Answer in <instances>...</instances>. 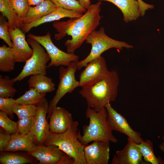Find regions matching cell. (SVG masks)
Segmentation results:
<instances>
[{
	"mask_svg": "<svg viewBox=\"0 0 164 164\" xmlns=\"http://www.w3.org/2000/svg\"><path fill=\"white\" fill-rule=\"evenodd\" d=\"M37 146L30 133L22 135L17 132L11 134L9 142L3 151H23L29 153L34 151Z\"/></svg>",
	"mask_w": 164,
	"mask_h": 164,
	"instance_id": "ac0fdd59",
	"label": "cell"
},
{
	"mask_svg": "<svg viewBox=\"0 0 164 164\" xmlns=\"http://www.w3.org/2000/svg\"><path fill=\"white\" fill-rule=\"evenodd\" d=\"M80 5L86 9L91 4L90 0H78Z\"/></svg>",
	"mask_w": 164,
	"mask_h": 164,
	"instance_id": "74e56055",
	"label": "cell"
},
{
	"mask_svg": "<svg viewBox=\"0 0 164 164\" xmlns=\"http://www.w3.org/2000/svg\"><path fill=\"white\" fill-rule=\"evenodd\" d=\"M110 143L96 141L84 146L86 164H108L109 159Z\"/></svg>",
	"mask_w": 164,
	"mask_h": 164,
	"instance_id": "4fadbf2b",
	"label": "cell"
},
{
	"mask_svg": "<svg viewBox=\"0 0 164 164\" xmlns=\"http://www.w3.org/2000/svg\"><path fill=\"white\" fill-rule=\"evenodd\" d=\"M83 14L74 10L57 7L54 11L44 16L29 23L24 24L21 29L25 34L32 28L44 23L58 20L65 17L70 18H79Z\"/></svg>",
	"mask_w": 164,
	"mask_h": 164,
	"instance_id": "2e32d148",
	"label": "cell"
},
{
	"mask_svg": "<svg viewBox=\"0 0 164 164\" xmlns=\"http://www.w3.org/2000/svg\"><path fill=\"white\" fill-rule=\"evenodd\" d=\"M86 43L91 46V52L84 59L79 62L77 70L85 67L90 61L100 57L105 51L111 48L121 50L123 48H132V46L125 42L117 40L108 36L104 29L101 27L98 30L92 32L87 38Z\"/></svg>",
	"mask_w": 164,
	"mask_h": 164,
	"instance_id": "5b68a950",
	"label": "cell"
},
{
	"mask_svg": "<svg viewBox=\"0 0 164 164\" xmlns=\"http://www.w3.org/2000/svg\"><path fill=\"white\" fill-rule=\"evenodd\" d=\"M119 79L117 72L109 71L103 78L95 83L82 88L79 93L88 106L99 110L108 103L114 101L118 93Z\"/></svg>",
	"mask_w": 164,
	"mask_h": 164,
	"instance_id": "7a4b0ae2",
	"label": "cell"
},
{
	"mask_svg": "<svg viewBox=\"0 0 164 164\" xmlns=\"http://www.w3.org/2000/svg\"><path fill=\"white\" fill-rule=\"evenodd\" d=\"M159 147L160 150L164 152V140L159 145Z\"/></svg>",
	"mask_w": 164,
	"mask_h": 164,
	"instance_id": "ab89813d",
	"label": "cell"
},
{
	"mask_svg": "<svg viewBox=\"0 0 164 164\" xmlns=\"http://www.w3.org/2000/svg\"><path fill=\"white\" fill-rule=\"evenodd\" d=\"M16 63L11 47L5 44L0 47V71L9 72L14 70Z\"/></svg>",
	"mask_w": 164,
	"mask_h": 164,
	"instance_id": "603a6c76",
	"label": "cell"
},
{
	"mask_svg": "<svg viewBox=\"0 0 164 164\" xmlns=\"http://www.w3.org/2000/svg\"><path fill=\"white\" fill-rule=\"evenodd\" d=\"M11 134L4 130L0 129V151L2 152L8 144Z\"/></svg>",
	"mask_w": 164,
	"mask_h": 164,
	"instance_id": "e575fe53",
	"label": "cell"
},
{
	"mask_svg": "<svg viewBox=\"0 0 164 164\" xmlns=\"http://www.w3.org/2000/svg\"><path fill=\"white\" fill-rule=\"evenodd\" d=\"M0 12L7 19L9 29H21L23 26V21L11 8L8 0H0Z\"/></svg>",
	"mask_w": 164,
	"mask_h": 164,
	"instance_id": "7402d4cb",
	"label": "cell"
},
{
	"mask_svg": "<svg viewBox=\"0 0 164 164\" xmlns=\"http://www.w3.org/2000/svg\"><path fill=\"white\" fill-rule=\"evenodd\" d=\"M28 83L29 88H33L41 93L46 94L53 91L55 89V84L52 78L43 74L31 76Z\"/></svg>",
	"mask_w": 164,
	"mask_h": 164,
	"instance_id": "44dd1931",
	"label": "cell"
},
{
	"mask_svg": "<svg viewBox=\"0 0 164 164\" xmlns=\"http://www.w3.org/2000/svg\"><path fill=\"white\" fill-rule=\"evenodd\" d=\"M74 122L71 113L63 108L56 106L50 118V132H64L71 127Z\"/></svg>",
	"mask_w": 164,
	"mask_h": 164,
	"instance_id": "9a60e30c",
	"label": "cell"
},
{
	"mask_svg": "<svg viewBox=\"0 0 164 164\" xmlns=\"http://www.w3.org/2000/svg\"><path fill=\"white\" fill-rule=\"evenodd\" d=\"M13 84L8 76L3 77L0 75V97H12L17 90L13 87Z\"/></svg>",
	"mask_w": 164,
	"mask_h": 164,
	"instance_id": "4316f807",
	"label": "cell"
},
{
	"mask_svg": "<svg viewBox=\"0 0 164 164\" xmlns=\"http://www.w3.org/2000/svg\"><path fill=\"white\" fill-rule=\"evenodd\" d=\"M12 43L11 48L16 63H24L33 54V50L26 40L25 34L19 29H9Z\"/></svg>",
	"mask_w": 164,
	"mask_h": 164,
	"instance_id": "7c38bea8",
	"label": "cell"
},
{
	"mask_svg": "<svg viewBox=\"0 0 164 164\" xmlns=\"http://www.w3.org/2000/svg\"><path fill=\"white\" fill-rule=\"evenodd\" d=\"M16 104L15 99L12 97H0V110L6 114L9 118H14L12 109Z\"/></svg>",
	"mask_w": 164,
	"mask_h": 164,
	"instance_id": "836d02e7",
	"label": "cell"
},
{
	"mask_svg": "<svg viewBox=\"0 0 164 164\" xmlns=\"http://www.w3.org/2000/svg\"><path fill=\"white\" fill-rule=\"evenodd\" d=\"M46 94L39 93L33 88H29L23 95L15 99L16 103L37 106L45 99Z\"/></svg>",
	"mask_w": 164,
	"mask_h": 164,
	"instance_id": "d4e9b609",
	"label": "cell"
},
{
	"mask_svg": "<svg viewBox=\"0 0 164 164\" xmlns=\"http://www.w3.org/2000/svg\"><path fill=\"white\" fill-rule=\"evenodd\" d=\"M78 60L70 62L67 67L60 66L59 69V82L55 94L50 101L48 108L47 118H50L60 100L67 93H70L79 87L75 73L77 70Z\"/></svg>",
	"mask_w": 164,
	"mask_h": 164,
	"instance_id": "52a82bcc",
	"label": "cell"
},
{
	"mask_svg": "<svg viewBox=\"0 0 164 164\" xmlns=\"http://www.w3.org/2000/svg\"><path fill=\"white\" fill-rule=\"evenodd\" d=\"M0 38L8 46L12 47V43L7 22L3 15L0 16Z\"/></svg>",
	"mask_w": 164,
	"mask_h": 164,
	"instance_id": "1f68e13d",
	"label": "cell"
},
{
	"mask_svg": "<svg viewBox=\"0 0 164 164\" xmlns=\"http://www.w3.org/2000/svg\"><path fill=\"white\" fill-rule=\"evenodd\" d=\"M12 9L23 21L28 13L29 5L28 0H8Z\"/></svg>",
	"mask_w": 164,
	"mask_h": 164,
	"instance_id": "f1b7e54d",
	"label": "cell"
},
{
	"mask_svg": "<svg viewBox=\"0 0 164 164\" xmlns=\"http://www.w3.org/2000/svg\"><path fill=\"white\" fill-rule=\"evenodd\" d=\"M37 106L16 104L12 109L13 112L16 114L18 119L34 117L37 110Z\"/></svg>",
	"mask_w": 164,
	"mask_h": 164,
	"instance_id": "484cf974",
	"label": "cell"
},
{
	"mask_svg": "<svg viewBox=\"0 0 164 164\" xmlns=\"http://www.w3.org/2000/svg\"><path fill=\"white\" fill-rule=\"evenodd\" d=\"M85 115L89 119V124L83 126V135L80 133L78 136L83 145L85 146L96 141L109 143L110 142H118L108 121V112L105 108L97 110L88 106Z\"/></svg>",
	"mask_w": 164,
	"mask_h": 164,
	"instance_id": "3957f363",
	"label": "cell"
},
{
	"mask_svg": "<svg viewBox=\"0 0 164 164\" xmlns=\"http://www.w3.org/2000/svg\"><path fill=\"white\" fill-rule=\"evenodd\" d=\"M107 1L114 4L122 12L123 20L126 22L135 21L141 13L139 3L137 0H99Z\"/></svg>",
	"mask_w": 164,
	"mask_h": 164,
	"instance_id": "d6986e66",
	"label": "cell"
},
{
	"mask_svg": "<svg viewBox=\"0 0 164 164\" xmlns=\"http://www.w3.org/2000/svg\"><path fill=\"white\" fill-rule=\"evenodd\" d=\"M37 106V113L34 117L30 134L38 145H43L50 131L49 124L46 119L48 112V102L45 98Z\"/></svg>",
	"mask_w": 164,
	"mask_h": 164,
	"instance_id": "8fae6325",
	"label": "cell"
},
{
	"mask_svg": "<svg viewBox=\"0 0 164 164\" xmlns=\"http://www.w3.org/2000/svg\"><path fill=\"white\" fill-rule=\"evenodd\" d=\"M162 139L164 140V136L162 137Z\"/></svg>",
	"mask_w": 164,
	"mask_h": 164,
	"instance_id": "60d3db41",
	"label": "cell"
},
{
	"mask_svg": "<svg viewBox=\"0 0 164 164\" xmlns=\"http://www.w3.org/2000/svg\"><path fill=\"white\" fill-rule=\"evenodd\" d=\"M57 7L76 11L83 14L87 9L83 8L77 0H50Z\"/></svg>",
	"mask_w": 164,
	"mask_h": 164,
	"instance_id": "f546056e",
	"label": "cell"
},
{
	"mask_svg": "<svg viewBox=\"0 0 164 164\" xmlns=\"http://www.w3.org/2000/svg\"><path fill=\"white\" fill-rule=\"evenodd\" d=\"M31 162V160L27 157L17 154L3 153L0 156L1 164H25Z\"/></svg>",
	"mask_w": 164,
	"mask_h": 164,
	"instance_id": "83f0119b",
	"label": "cell"
},
{
	"mask_svg": "<svg viewBox=\"0 0 164 164\" xmlns=\"http://www.w3.org/2000/svg\"><path fill=\"white\" fill-rule=\"evenodd\" d=\"M45 0H28L30 6H36Z\"/></svg>",
	"mask_w": 164,
	"mask_h": 164,
	"instance_id": "f35d334b",
	"label": "cell"
},
{
	"mask_svg": "<svg viewBox=\"0 0 164 164\" xmlns=\"http://www.w3.org/2000/svg\"><path fill=\"white\" fill-rule=\"evenodd\" d=\"M139 6V9L141 16H143L146 10L149 9H152L154 8V6L152 5L148 4L145 3L142 0H137Z\"/></svg>",
	"mask_w": 164,
	"mask_h": 164,
	"instance_id": "d590c367",
	"label": "cell"
},
{
	"mask_svg": "<svg viewBox=\"0 0 164 164\" xmlns=\"http://www.w3.org/2000/svg\"><path fill=\"white\" fill-rule=\"evenodd\" d=\"M74 159L65 154L61 158L57 164H74Z\"/></svg>",
	"mask_w": 164,
	"mask_h": 164,
	"instance_id": "8d00e7d4",
	"label": "cell"
},
{
	"mask_svg": "<svg viewBox=\"0 0 164 164\" xmlns=\"http://www.w3.org/2000/svg\"><path fill=\"white\" fill-rule=\"evenodd\" d=\"M65 154L54 145H38L34 151L28 153L38 160L40 164H57Z\"/></svg>",
	"mask_w": 164,
	"mask_h": 164,
	"instance_id": "e0dca14e",
	"label": "cell"
},
{
	"mask_svg": "<svg viewBox=\"0 0 164 164\" xmlns=\"http://www.w3.org/2000/svg\"><path fill=\"white\" fill-rule=\"evenodd\" d=\"M80 73L79 87H84L98 81L109 72L104 57L101 56L88 63Z\"/></svg>",
	"mask_w": 164,
	"mask_h": 164,
	"instance_id": "30bf717a",
	"label": "cell"
},
{
	"mask_svg": "<svg viewBox=\"0 0 164 164\" xmlns=\"http://www.w3.org/2000/svg\"><path fill=\"white\" fill-rule=\"evenodd\" d=\"M0 126L11 134L18 132L17 122L12 120L6 114L2 111H0Z\"/></svg>",
	"mask_w": 164,
	"mask_h": 164,
	"instance_id": "4dcf8cb0",
	"label": "cell"
},
{
	"mask_svg": "<svg viewBox=\"0 0 164 164\" xmlns=\"http://www.w3.org/2000/svg\"><path fill=\"white\" fill-rule=\"evenodd\" d=\"M33 50L31 56L25 63L23 69L18 75L11 79L14 83L32 75L46 74L47 64L50 58L44 48L38 42L31 38L26 40Z\"/></svg>",
	"mask_w": 164,
	"mask_h": 164,
	"instance_id": "8992f818",
	"label": "cell"
},
{
	"mask_svg": "<svg viewBox=\"0 0 164 164\" xmlns=\"http://www.w3.org/2000/svg\"><path fill=\"white\" fill-rule=\"evenodd\" d=\"M139 149L144 160L152 164H163L161 158L157 157L154 154L153 144L152 141L147 140L139 144H136Z\"/></svg>",
	"mask_w": 164,
	"mask_h": 164,
	"instance_id": "cb8c5ba5",
	"label": "cell"
},
{
	"mask_svg": "<svg viewBox=\"0 0 164 164\" xmlns=\"http://www.w3.org/2000/svg\"><path fill=\"white\" fill-rule=\"evenodd\" d=\"M101 4L99 0L96 3L91 4L80 17L53 22V26L57 32L54 35L56 40H60L67 35L71 37V39L66 40L64 43L67 53H74L88 36L99 26L103 17L100 13Z\"/></svg>",
	"mask_w": 164,
	"mask_h": 164,
	"instance_id": "6da1fadb",
	"label": "cell"
},
{
	"mask_svg": "<svg viewBox=\"0 0 164 164\" xmlns=\"http://www.w3.org/2000/svg\"><path fill=\"white\" fill-rule=\"evenodd\" d=\"M105 108L108 112V121L112 131L125 135L136 144L144 141L142 137L141 134L134 130L126 119L115 110L110 103H108Z\"/></svg>",
	"mask_w": 164,
	"mask_h": 164,
	"instance_id": "9c48e42d",
	"label": "cell"
},
{
	"mask_svg": "<svg viewBox=\"0 0 164 164\" xmlns=\"http://www.w3.org/2000/svg\"><path fill=\"white\" fill-rule=\"evenodd\" d=\"M34 117L19 119L17 122L18 132L22 135L30 133L33 125Z\"/></svg>",
	"mask_w": 164,
	"mask_h": 164,
	"instance_id": "d6a6232c",
	"label": "cell"
},
{
	"mask_svg": "<svg viewBox=\"0 0 164 164\" xmlns=\"http://www.w3.org/2000/svg\"><path fill=\"white\" fill-rule=\"evenodd\" d=\"M57 7L50 0H45L35 6H30L23 20L24 24H29L47 15Z\"/></svg>",
	"mask_w": 164,
	"mask_h": 164,
	"instance_id": "ffe728a7",
	"label": "cell"
},
{
	"mask_svg": "<svg viewBox=\"0 0 164 164\" xmlns=\"http://www.w3.org/2000/svg\"><path fill=\"white\" fill-rule=\"evenodd\" d=\"M78 123L74 121L67 131L61 133L50 132L43 145H54L73 158L74 164H86L84 153V146L78 139L80 133Z\"/></svg>",
	"mask_w": 164,
	"mask_h": 164,
	"instance_id": "277c9868",
	"label": "cell"
},
{
	"mask_svg": "<svg viewBox=\"0 0 164 164\" xmlns=\"http://www.w3.org/2000/svg\"><path fill=\"white\" fill-rule=\"evenodd\" d=\"M142 154L136 143L128 138L124 148L116 151L113 156L111 164H144L147 163L143 159Z\"/></svg>",
	"mask_w": 164,
	"mask_h": 164,
	"instance_id": "5bb4252c",
	"label": "cell"
},
{
	"mask_svg": "<svg viewBox=\"0 0 164 164\" xmlns=\"http://www.w3.org/2000/svg\"><path fill=\"white\" fill-rule=\"evenodd\" d=\"M27 36L38 42L46 50L50 60L47 65L48 68L62 66L67 67L70 62L78 60L77 55L66 53L57 47L52 41L49 32L41 36L29 33Z\"/></svg>",
	"mask_w": 164,
	"mask_h": 164,
	"instance_id": "ba28073f",
	"label": "cell"
}]
</instances>
